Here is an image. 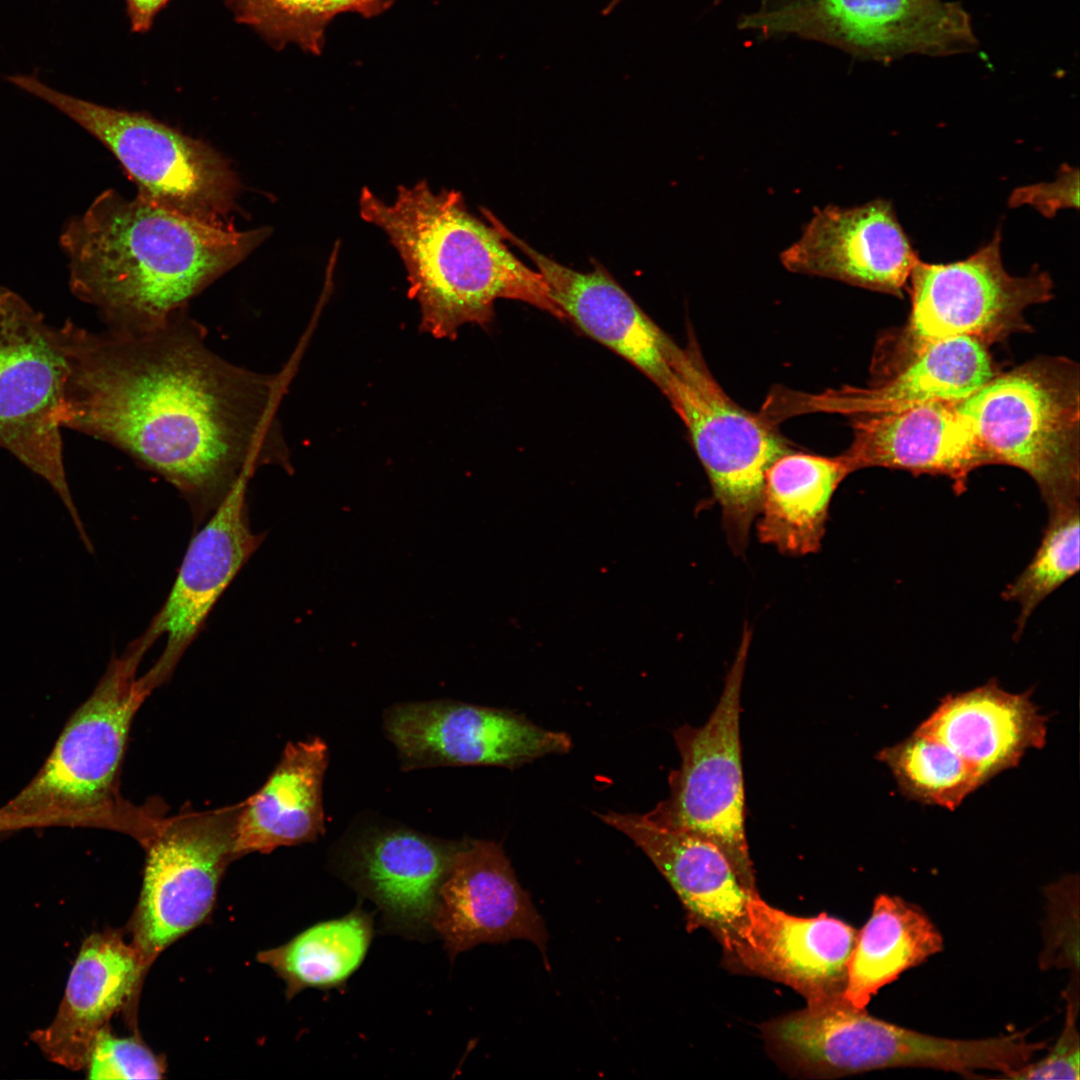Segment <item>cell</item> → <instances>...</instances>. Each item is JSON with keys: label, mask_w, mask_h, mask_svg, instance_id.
<instances>
[{"label": "cell", "mask_w": 1080, "mask_h": 1080, "mask_svg": "<svg viewBox=\"0 0 1080 1080\" xmlns=\"http://www.w3.org/2000/svg\"><path fill=\"white\" fill-rule=\"evenodd\" d=\"M59 329L62 428L122 450L169 482L202 522L236 484L287 464L276 417L282 378L211 350L186 309L154 327Z\"/></svg>", "instance_id": "6da1fadb"}, {"label": "cell", "mask_w": 1080, "mask_h": 1080, "mask_svg": "<svg viewBox=\"0 0 1080 1080\" xmlns=\"http://www.w3.org/2000/svg\"><path fill=\"white\" fill-rule=\"evenodd\" d=\"M270 234L192 217L139 195L100 193L63 226L69 286L109 329L159 325L241 263Z\"/></svg>", "instance_id": "7a4b0ae2"}, {"label": "cell", "mask_w": 1080, "mask_h": 1080, "mask_svg": "<svg viewBox=\"0 0 1080 1080\" xmlns=\"http://www.w3.org/2000/svg\"><path fill=\"white\" fill-rule=\"evenodd\" d=\"M362 219L388 236L403 261L421 328L454 338L464 324L486 326L498 299L518 300L565 319L542 275L522 263L495 224L468 210L455 190L434 191L424 180L399 186L392 203L369 188L359 198Z\"/></svg>", "instance_id": "3957f363"}, {"label": "cell", "mask_w": 1080, "mask_h": 1080, "mask_svg": "<svg viewBox=\"0 0 1080 1080\" xmlns=\"http://www.w3.org/2000/svg\"><path fill=\"white\" fill-rule=\"evenodd\" d=\"M144 653L128 646L113 657L88 699L73 713L39 772L0 817H64L125 833L141 845L166 816L160 802L134 805L120 775L134 716L149 696L137 670Z\"/></svg>", "instance_id": "277c9868"}, {"label": "cell", "mask_w": 1080, "mask_h": 1080, "mask_svg": "<svg viewBox=\"0 0 1080 1080\" xmlns=\"http://www.w3.org/2000/svg\"><path fill=\"white\" fill-rule=\"evenodd\" d=\"M988 464L1021 469L1047 505L1079 501L1078 369L1034 360L994 376L958 402Z\"/></svg>", "instance_id": "5b68a950"}, {"label": "cell", "mask_w": 1080, "mask_h": 1080, "mask_svg": "<svg viewBox=\"0 0 1080 1080\" xmlns=\"http://www.w3.org/2000/svg\"><path fill=\"white\" fill-rule=\"evenodd\" d=\"M660 388L683 421L722 512L728 543L745 551L769 466L791 450L761 414L739 406L712 375L693 336L672 341Z\"/></svg>", "instance_id": "8992f818"}, {"label": "cell", "mask_w": 1080, "mask_h": 1080, "mask_svg": "<svg viewBox=\"0 0 1080 1080\" xmlns=\"http://www.w3.org/2000/svg\"><path fill=\"white\" fill-rule=\"evenodd\" d=\"M99 140L137 185L139 196L213 222L231 216L240 182L212 147L142 113L102 106L60 92L31 75L8 78Z\"/></svg>", "instance_id": "52a82bcc"}, {"label": "cell", "mask_w": 1080, "mask_h": 1080, "mask_svg": "<svg viewBox=\"0 0 1080 1080\" xmlns=\"http://www.w3.org/2000/svg\"><path fill=\"white\" fill-rule=\"evenodd\" d=\"M751 631L728 671L718 703L701 726L673 732L680 766L669 775V796L646 813L666 827L697 835L727 857L742 884L758 893L745 829L740 700Z\"/></svg>", "instance_id": "ba28073f"}, {"label": "cell", "mask_w": 1080, "mask_h": 1080, "mask_svg": "<svg viewBox=\"0 0 1080 1080\" xmlns=\"http://www.w3.org/2000/svg\"><path fill=\"white\" fill-rule=\"evenodd\" d=\"M66 372L58 328L19 294L0 287V447L51 486L90 548L64 465Z\"/></svg>", "instance_id": "9c48e42d"}, {"label": "cell", "mask_w": 1080, "mask_h": 1080, "mask_svg": "<svg viewBox=\"0 0 1080 1080\" xmlns=\"http://www.w3.org/2000/svg\"><path fill=\"white\" fill-rule=\"evenodd\" d=\"M241 805L165 816L141 844L143 885L129 932L146 970L166 947L210 914L220 880L237 859Z\"/></svg>", "instance_id": "30bf717a"}, {"label": "cell", "mask_w": 1080, "mask_h": 1080, "mask_svg": "<svg viewBox=\"0 0 1080 1080\" xmlns=\"http://www.w3.org/2000/svg\"><path fill=\"white\" fill-rule=\"evenodd\" d=\"M911 312L904 343L910 356L940 339L967 336L983 344L1025 328L1024 312L1052 297L1046 272L1010 275L1001 232L968 258L946 264L918 259L910 273Z\"/></svg>", "instance_id": "8fae6325"}, {"label": "cell", "mask_w": 1080, "mask_h": 1080, "mask_svg": "<svg viewBox=\"0 0 1080 1080\" xmlns=\"http://www.w3.org/2000/svg\"><path fill=\"white\" fill-rule=\"evenodd\" d=\"M384 728L402 767L492 765L515 768L572 748L570 736L514 712L455 701L397 704Z\"/></svg>", "instance_id": "7c38bea8"}, {"label": "cell", "mask_w": 1080, "mask_h": 1080, "mask_svg": "<svg viewBox=\"0 0 1080 1080\" xmlns=\"http://www.w3.org/2000/svg\"><path fill=\"white\" fill-rule=\"evenodd\" d=\"M250 479L242 478L193 536L165 602L131 643L146 654L159 638L166 640L155 664L139 677L149 695L173 674L220 596L263 540L249 523Z\"/></svg>", "instance_id": "4fadbf2b"}, {"label": "cell", "mask_w": 1080, "mask_h": 1080, "mask_svg": "<svg viewBox=\"0 0 1080 1080\" xmlns=\"http://www.w3.org/2000/svg\"><path fill=\"white\" fill-rule=\"evenodd\" d=\"M451 961L481 944L521 939L545 955L548 933L502 847L465 839L441 884L433 921Z\"/></svg>", "instance_id": "5bb4252c"}, {"label": "cell", "mask_w": 1080, "mask_h": 1080, "mask_svg": "<svg viewBox=\"0 0 1080 1080\" xmlns=\"http://www.w3.org/2000/svg\"><path fill=\"white\" fill-rule=\"evenodd\" d=\"M761 1030L780 1064L812 1078L911 1067L921 1053L917 1031L871 1016L843 997L807 1004L768 1021Z\"/></svg>", "instance_id": "9a60e30c"}, {"label": "cell", "mask_w": 1080, "mask_h": 1080, "mask_svg": "<svg viewBox=\"0 0 1080 1080\" xmlns=\"http://www.w3.org/2000/svg\"><path fill=\"white\" fill-rule=\"evenodd\" d=\"M995 376L985 344L967 336L937 340L911 356L904 368L866 387L843 386L818 393L775 391L763 412L775 423L798 414L850 417L889 413L929 402L958 403Z\"/></svg>", "instance_id": "2e32d148"}, {"label": "cell", "mask_w": 1080, "mask_h": 1080, "mask_svg": "<svg viewBox=\"0 0 1080 1080\" xmlns=\"http://www.w3.org/2000/svg\"><path fill=\"white\" fill-rule=\"evenodd\" d=\"M780 258L792 272L897 296L919 259L891 202L883 199L849 208H817Z\"/></svg>", "instance_id": "e0dca14e"}, {"label": "cell", "mask_w": 1080, "mask_h": 1080, "mask_svg": "<svg viewBox=\"0 0 1080 1080\" xmlns=\"http://www.w3.org/2000/svg\"><path fill=\"white\" fill-rule=\"evenodd\" d=\"M607 825L631 839L678 895L689 928L707 929L722 945L731 968L743 945L751 893L730 861L712 842L661 825L646 814L608 811Z\"/></svg>", "instance_id": "ac0fdd59"}, {"label": "cell", "mask_w": 1080, "mask_h": 1080, "mask_svg": "<svg viewBox=\"0 0 1080 1080\" xmlns=\"http://www.w3.org/2000/svg\"><path fill=\"white\" fill-rule=\"evenodd\" d=\"M458 845L406 828L380 829L350 845L341 873L377 906L387 930L425 939L435 935L439 890Z\"/></svg>", "instance_id": "d6986e66"}, {"label": "cell", "mask_w": 1080, "mask_h": 1080, "mask_svg": "<svg viewBox=\"0 0 1080 1080\" xmlns=\"http://www.w3.org/2000/svg\"><path fill=\"white\" fill-rule=\"evenodd\" d=\"M748 926L732 966L790 986L808 1005L843 997L858 931L840 919L789 915L759 894L747 903Z\"/></svg>", "instance_id": "ffe728a7"}, {"label": "cell", "mask_w": 1080, "mask_h": 1080, "mask_svg": "<svg viewBox=\"0 0 1080 1080\" xmlns=\"http://www.w3.org/2000/svg\"><path fill=\"white\" fill-rule=\"evenodd\" d=\"M957 404L936 401L851 417L852 442L839 456L851 473L885 467L942 475L961 493L971 472L988 462Z\"/></svg>", "instance_id": "44dd1931"}, {"label": "cell", "mask_w": 1080, "mask_h": 1080, "mask_svg": "<svg viewBox=\"0 0 1080 1080\" xmlns=\"http://www.w3.org/2000/svg\"><path fill=\"white\" fill-rule=\"evenodd\" d=\"M489 218L503 238L535 264L565 318L662 387L668 374L667 358L673 340L601 265L595 264L588 272L568 268L534 250L495 216L490 214Z\"/></svg>", "instance_id": "7402d4cb"}, {"label": "cell", "mask_w": 1080, "mask_h": 1080, "mask_svg": "<svg viewBox=\"0 0 1080 1080\" xmlns=\"http://www.w3.org/2000/svg\"><path fill=\"white\" fill-rule=\"evenodd\" d=\"M808 25L819 40L878 59L951 54L975 40L966 12L940 0H812Z\"/></svg>", "instance_id": "603a6c76"}, {"label": "cell", "mask_w": 1080, "mask_h": 1080, "mask_svg": "<svg viewBox=\"0 0 1080 1080\" xmlns=\"http://www.w3.org/2000/svg\"><path fill=\"white\" fill-rule=\"evenodd\" d=\"M146 969L119 930L93 933L82 943L53 1021L31 1039L50 1061L70 1070L87 1066L96 1036L136 998Z\"/></svg>", "instance_id": "cb8c5ba5"}, {"label": "cell", "mask_w": 1080, "mask_h": 1080, "mask_svg": "<svg viewBox=\"0 0 1080 1080\" xmlns=\"http://www.w3.org/2000/svg\"><path fill=\"white\" fill-rule=\"evenodd\" d=\"M1047 722L1031 690L1011 693L993 679L946 695L915 731L946 744L986 783L1017 767L1029 749L1044 747Z\"/></svg>", "instance_id": "d4e9b609"}, {"label": "cell", "mask_w": 1080, "mask_h": 1080, "mask_svg": "<svg viewBox=\"0 0 1080 1080\" xmlns=\"http://www.w3.org/2000/svg\"><path fill=\"white\" fill-rule=\"evenodd\" d=\"M328 747L319 737L289 742L263 786L242 802L235 854L270 853L315 841L325 831L322 785Z\"/></svg>", "instance_id": "484cf974"}, {"label": "cell", "mask_w": 1080, "mask_h": 1080, "mask_svg": "<svg viewBox=\"0 0 1080 1080\" xmlns=\"http://www.w3.org/2000/svg\"><path fill=\"white\" fill-rule=\"evenodd\" d=\"M850 470L840 456L790 450L767 469L757 535L789 556L816 553L832 497Z\"/></svg>", "instance_id": "4316f807"}, {"label": "cell", "mask_w": 1080, "mask_h": 1080, "mask_svg": "<svg viewBox=\"0 0 1080 1080\" xmlns=\"http://www.w3.org/2000/svg\"><path fill=\"white\" fill-rule=\"evenodd\" d=\"M942 949L940 931L920 907L898 896L881 894L858 931L843 998L865 1009L882 987Z\"/></svg>", "instance_id": "83f0119b"}, {"label": "cell", "mask_w": 1080, "mask_h": 1080, "mask_svg": "<svg viewBox=\"0 0 1080 1080\" xmlns=\"http://www.w3.org/2000/svg\"><path fill=\"white\" fill-rule=\"evenodd\" d=\"M374 934L373 917L360 907L319 922L287 943L261 951L259 962L285 982L292 999L301 991L342 987L362 965Z\"/></svg>", "instance_id": "f1b7e54d"}, {"label": "cell", "mask_w": 1080, "mask_h": 1080, "mask_svg": "<svg viewBox=\"0 0 1080 1080\" xmlns=\"http://www.w3.org/2000/svg\"><path fill=\"white\" fill-rule=\"evenodd\" d=\"M877 759L889 768L905 797L952 811L985 784L950 747L916 731L880 750Z\"/></svg>", "instance_id": "f546056e"}, {"label": "cell", "mask_w": 1080, "mask_h": 1080, "mask_svg": "<svg viewBox=\"0 0 1080 1080\" xmlns=\"http://www.w3.org/2000/svg\"><path fill=\"white\" fill-rule=\"evenodd\" d=\"M1079 501L1048 508L1042 540L1026 568L1006 586L1002 597L1018 603L1015 636L1037 606L1079 570Z\"/></svg>", "instance_id": "4dcf8cb0"}, {"label": "cell", "mask_w": 1080, "mask_h": 1080, "mask_svg": "<svg viewBox=\"0 0 1080 1080\" xmlns=\"http://www.w3.org/2000/svg\"><path fill=\"white\" fill-rule=\"evenodd\" d=\"M236 18L278 47L287 43L319 54L328 23L343 12L365 17L386 8L380 0H226Z\"/></svg>", "instance_id": "1f68e13d"}, {"label": "cell", "mask_w": 1080, "mask_h": 1080, "mask_svg": "<svg viewBox=\"0 0 1080 1080\" xmlns=\"http://www.w3.org/2000/svg\"><path fill=\"white\" fill-rule=\"evenodd\" d=\"M89 1079H159L165 1073L162 1057L136 1035L119 1038L108 1026L99 1031L87 1063Z\"/></svg>", "instance_id": "d6a6232c"}, {"label": "cell", "mask_w": 1080, "mask_h": 1080, "mask_svg": "<svg viewBox=\"0 0 1080 1080\" xmlns=\"http://www.w3.org/2000/svg\"><path fill=\"white\" fill-rule=\"evenodd\" d=\"M1067 1004L1062 1032L1048 1054L1026 1063L1003 1078L1021 1080H1079L1080 1040L1077 1028L1079 1010L1078 985L1067 990Z\"/></svg>", "instance_id": "836d02e7"}, {"label": "cell", "mask_w": 1080, "mask_h": 1080, "mask_svg": "<svg viewBox=\"0 0 1080 1080\" xmlns=\"http://www.w3.org/2000/svg\"><path fill=\"white\" fill-rule=\"evenodd\" d=\"M1078 193V169L1065 164L1060 169L1059 176L1055 181L1017 188L1009 198V205L1018 207L1029 204L1043 216L1050 218L1060 209H1077L1079 206Z\"/></svg>", "instance_id": "e575fe53"}, {"label": "cell", "mask_w": 1080, "mask_h": 1080, "mask_svg": "<svg viewBox=\"0 0 1080 1080\" xmlns=\"http://www.w3.org/2000/svg\"><path fill=\"white\" fill-rule=\"evenodd\" d=\"M169 0H126L131 25L135 31H145L152 24L156 13Z\"/></svg>", "instance_id": "d590c367"}, {"label": "cell", "mask_w": 1080, "mask_h": 1080, "mask_svg": "<svg viewBox=\"0 0 1080 1080\" xmlns=\"http://www.w3.org/2000/svg\"><path fill=\"white\" fill-rule=\"evenodd\" d=\"M620 1L621 0H611L610 4L606 7L604 14L611 12Z\"/></svg>", "instance_id": "8d00e7d4"}, {"label": "cell", "mask_w": 1080, "mask_h": 1080, "mask_svg": "<svg viewBox=\"0 0 1080 1080\" xmlns=\"http://www.w3.org/2000/svg\"><path fill=\"white\" fill-rule=\"evenodd\" d=\"M385 8H389L394 0H380Z\"/></svg>", "instance_id": "74e56055"}, {"label": "cell", "mask_w": 1080, "mask_h": 1080, "mask_svg": "<svg viewBox=\"0 0 1080 1080\" xmlns=\"http://www.w3.org/2000/svg\"><path fill=\"white\" fill-rule=\"evenodd\" d=\"M0 824H1V821H0Z\"/></svg>", "instance_id": "f35d334b"}]
</instances>
